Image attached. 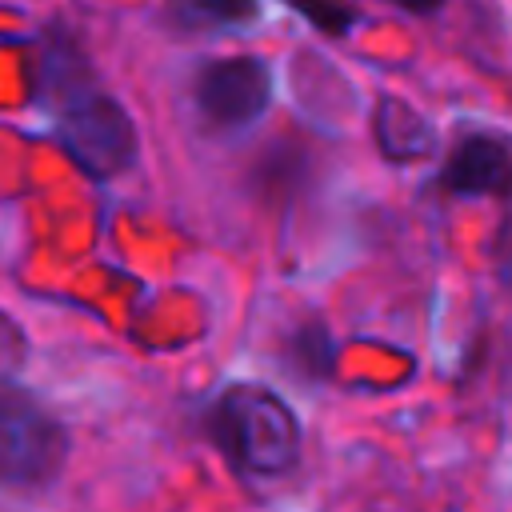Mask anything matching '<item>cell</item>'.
<instances>
[{
    "instance_id": "5",
    "label": "cell",
    "mask_w": 512,
    "mask_h": 512,
    "mask_svg": "<svg viewBox=\"0 0 512 512\" xmlns=\"http://www.w3.org/2000/svg\"><path fill=\"white\" fill-rule=\"evenodd\" d=\"M440 184L456 196H508L512 192V140L496 132H468L444 160Z\"/></svg>"
},
{
    "instance_id": "1",
    "label": "cell",
    "mask_w": 512,
    "mask_h": 512,
    "mask_svg": "<svg viewBox=\"0 0 512 512\" xmlns=\"http://www.w3.org/2000/svg\"><path fill=\"white\" fill-rule=\"evenodd\" d=\"M216 436L244 472L260 476L284 472L300 456V424L292 408L260 384H236L220 396Z\"/></svg>"
},
{
    "instance_id": "7",
    "label": "cell",
    "mask_w": 512,
    "mask_h": 512,
    "mask_svg": "<svg viewBox=\"0 0 512 512\" xmlns=\"http://www.w3.org/2000/svg\"><path fill=\"white\" fill-rule=\"evenodd\" d=\"M180 28L192 32H224L244 28L260 16V0H168Z\"/></svg>"
},
{
    "instance_id": "2",
    "label": "cell",
    "mask_w": 512,
    "mask_h": 512,
    "mask_svg": "<svg viewBox=\"0 0 512 512\" xmlns=\"http://www.w3.org/2000/svg\"><path fill=\"white\" fill-rule=\"evenodd\" d=\"M52 108H56L60 144L88 176L108 180V176H120L124 168H132L136 128L116 96H108L92 80H84L72 92H64L60 100H52Z\"/></svg>"
},
{
    "instance_id": "8",
    "label": "cell",
    "mask_w": 512,
    "mask_h": 512,
    "mask_svg": "<svg viewBox=\"0 0 512 512\" xmlns=\"http://www.w3.org/2000/svg\"><path fill=\"white\" fill-rule=\"evenodd\" d=\"M312 28H320L324 36H344L356 24V8L344 0H288Z\"/></svg>"
},
{
    "instance_id": "6",
    "label": "cell",
    "mask_w": 512,
    "mask_h": 512,
    "mask_svg": "<svg viewBox=\"0 0 512 512\" xmlns=\"http://www.w3.org/2000/svg\"><path fill=\"white\" fill-rule=\"evenodd\" d=\"M372 124H376V144H380V152L392 156V160H420V156H428L432 144H436L432 124H428L412 104H404V100H396V96H380V100H376Z\"/></svg>"
},
{
    "instance_id": "4",
    "label": "cell",
    "mask_w": 512,
    "mask_h": 512,
    "mask_svg": "<svg viewBox=\"0 0 512 512\" xmlns=\"http://www.w3.org/2000/svg\"><path fill=\"white\" fill-rule=\"evenodd\" d=\"M196 108L212 128H244L272 104V72L260 56L208 60L196 76Z\"/></svg>"
},
{
    "instance_id": "9",
    "label": "cell",
    "mask_w": 512,
    "mask_h": 512,
    "mask_svg": "<svg viewBox=\"0 0 512 512\" xmlns=\"http://www.w3.org/2000/svg\"><path fill=\"white\" fill-rule=\"evenodd\" d=\"M24 356H28L24 328L8 312H0V384H8L24 368Z\"/></svg>"
},
{
    "instance_id": "10",
    "label": "cell",
    "mask_w": 512,
    "mask_h": 512,
    "mask_svg": "<svg viewBox=\"0 0 512 512\" xmlns=\"http://www.w3.org/2000/svg\"><path fill=\"white\" fill-rule=\"evenodd\" d=\"M388 4H396V8H404V12H420V16H424V12H436L444 0H388Z\"/></svg>"
},
{
    "instance_id": "3",
    "label": "cell",
    "mask_w": 512,
    "mask_h": 512,
    "mask_svg": "<svg viewBox=\"0 0 512 512\" xmlns=\"http://www.w3.org/2000/svg\"><path fill=\"white\" fill-rule=\"evenodd\" d=\"M68 452L60 420L28 392L0 388V480L16 488L48 484Z\"/></svg>"
}]
</instances>
